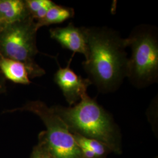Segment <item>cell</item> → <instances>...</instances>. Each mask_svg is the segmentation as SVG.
Masks as SVG:
<instances>
[{
    "instance_id": "6da1fadb",
    "label": "cell",
    "mask_w": 158,
    "mask_h": 158,
    "mask_svg": "<svg viewBox=\"0 0 158 158\" xmlns=\"http://www.w3.org/2000/svg\"><path fill=\"white\" fill-rule=\"evenodd\" d=\"M87 53L83 66L100 92L117 90L127 76L125 39L107 27L85 28Z\"/></svg>"
},
{
    "instance_id": "7a4b0ae2",
    "label": "cell",
    "mask_w": 158,
    "mask_h": 158,
    "mask_svg": "<svg viewBox=\"0 0 158 158\" xmlns=\"http://www.w3.org/2000/svg\"><path fill=\"white\" fill-rule=\"evenodd\" d=\"M52 108L62 119L71 133L102 142L111 152L121 153L117 125L109 113L87 94L74 106H55Z\"/></svg>"
},
{
    "instance_id": "3957f363",
    "label": "cell",
    "mask_w": 158,
    "mask_h": 158,
    "mask_svg": "<svg viewBox=\"0 0 158 158\" xmlns=\"http://www.w3.org/2000/svg\"><path fill=\"white\" fill-rule=\"evenodd\" d=\"M156 28L139 25L134 29L126 45L131 49L128 59L127 76L132 84L142 88L157 81L158 78V40Z\"/></svg>"
},
{
    "instance_id": "277c9868",
    "label": "cell",
    "mask_w": 158,
    "mask_h": 158,
    "mask_svg": "<svg viewBox=\"0 0 158 158\" xmlns=\"http://www.w3.org/2000/svg\"><path fill=\"white\" fill-rule=\"evenodd\" d=\"M38 29L31 16L0 27V54L23 63L29 78L40 77L45 71L35 61L39 53L36 46Z\"/></svg>"
},
{
    "instance_id": "5b68a950",
    "label": "cell",
    "mask_w": 158,
    "mask_h": 158,
    "mask_svg": "<svg viewBox=\"0 0 158 158\" xmlns=\"http://www.w3.org/2000/svg\"><path fill=\"white\" fill-rule=\"evenodd\" d=\"M28 111L40 117L46 130L40 132L41 136L56 158H85L68 126L53 108L40 100L30 101L20 107L6 110L3 113Z\"/></svg>"
},
{
    "instance_id": "8992f818",
    "label": "cell",
    "mask_w": 158,
    "mask_h": 158,
    "mask_svg": "<svg viewBox=\"0 0 158 158\" xmlns=\"http://www.w3.org/2000/svg\"><path fill=\"white\" fill-rule=\"evenodd\" d=\"M73 56L74 54L70 59L68 66L63 68L60 67L54 76L55 82L62 91L70 107L73 106L87 94V89L92 85L89 79L78 76L70 68Z\"/></svg>"
},
{
    "instance_id": "52a82bcc",
    "label": "cell",
    "mask_w": 158,
    "mask_h": 158,
    "mask_svg": "<svg viewBox=\"0 0 158 158\" xmlns=\"http://www.w3.org/2000/svg\"><path fill=\"white\" fill-rule=\"evenodd\" d=\"M51 38L56 40L63 48L75 53L83 54L85 57L87 45L85 27H77L72 23L66 27H56L49 31Z\"/></svg>"
},
{
    "instance_id": "ba28073f",
    "label": "cell",
    "mask_w": 158,
    "mask_h": 158,
    "mask_svg": "<svg viewBox=\"0 0 158 158\" xmlns=\"http://www.w3.org/2000/svg\"><path fill=\"white\" fill-rule=\"evenodd\" d=\"M31 16L25 1L0 0V27Z\"/></svg>"
},
{
    "instance_id": "9c48e42d",
    "label": "cell",
    "mask_w": 158,
    "mask_h": 158,
    "mask_svg": "<svg viewBox=\"0 0 158 158\" xmlns=\"http://www.w3.org/2000/svg\"><path fill=\"white\" fill-rule=\"evenodd\" d=\"M0 72L6 80L20 85L31 83L25 66L17 60L0 57Z\"/></svg>"
},
{
    "instance_id": "30bf717a",
    "label": "cell",
    "mask_w": 158,
    "mask_h": 158,
    "mask_svg": "<svg viewBox=\"0 0 158 158\" xmlns=\"http://www.w3.org/2000/svg\"><path fill=\"white\" fill-rule=\"evenodd\" d=\"M74 15L73 8L55 4L49 10L44 18L36 21V28L38 30L41 27L45 26L63 23L73 18Z\"/></svg>"
},
{
    "instance_id": "8fae6325",
    "label": "cell",
    "mask_w": 158,
    "mask_h": 158,
    "mask_svg": "<svg viewBox=\"0 0 158 158\" xmlns=\"http://www.w3.org/2000/svg\"><path fill=\"white\" fill-rule=\"evenodd\" d=\"M75 141L79 147H85L100 158H106L109 153L111 152L110 149L104 143L98 140L85 137L76 133H72Z\"/></svg>"
},
{
    "instance_id": "7c38bea8",
    "label": "cell",
    "mask_w": 158,
    "mask_h": 158,
    "mask_svg": "<svg viewBox=\"0 0 158 158\" xmlns=\"http://www.w3.org/2000/svg\"><path fill=\"white\" fill-rule=\"evenodd\" d=\"M38 143L34 147L30 158H56L45 141L38 135Z\"/></svg>"
},
{
    "instance_id": "4fadbf2b",
    "label": "cell",
    "mask_w": 158,
    "mask_h": 158,
    "mask_svg": "<svg viewBox=\"0 0 158 158\" xmlns=\"http://www.w3.org/2000/svg\"><path fill=\"white\" fill-rule=\"evenodd\" d=\"M51 0H26L25 1L27 9L32 17L42 7L47 5Z\"/></svg>"
},
{
    "instance_id": "5bb4252c",
    "label": "cell",
    "mask_w": 158,
    "mask_h": 158,
    "mask_svg": "<svg viewBox=\"0 0 158 158\" xmlns=\"http://www.w3.org/2000/svg\"><path fill=\"white\" fill-rule=\"evenodd\" d=\"M6 91V79L0 72V94L5 93Z\"/></svg>"
},
{
    "instance_id": "9a60e30c",
    "label": "cell",
    "mask_w": 158,
    "mask_h": 158,
    "mask_svg": "<svg viewBox=\"0 0 158 158\" xmlns=\"http://www.w3.org/2000/svg\"><path fill=\"white\" fill-rule=\"evenodd\" d=\"M1 56H1V54H0V57Z\"/></svg>"
}]
</instances>
